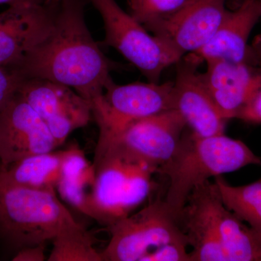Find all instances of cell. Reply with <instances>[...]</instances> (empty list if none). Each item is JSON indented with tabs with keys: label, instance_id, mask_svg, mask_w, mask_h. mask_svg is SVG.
Returning <instances> with one entry per match:
<instances>
[{
	"label": "cell",
	"instance_id": "cell-25",
	"mask_svg": "<svg viewBox=\"0 0 261 261\" xmlns=\"http://www.w3.org/2000/svg\"><path fill=\"white\" fill-rule=\"evenodd\" d=\"M236 118L252 124H261V90L242 109Z\"/></svg>",
	"mask_w": 261,
	"mask_h": 261
},
{
	"label": "cell",
	"instance_id": "cell-5",
	"mask_svg": "<svg viewBox=\"0 0 261 261\" xmlns=\"http://www.w3.org/2000/svg\"><path fill=\"white\" fill-rule=\"evenodd\" d=\"M108 228L111 238L101 252L103 261H144L156 249L168 244L188 245L177 220L161 197L149 200L138 212Z\"/></svg>",
	"mask_w": 261,
	"mask_h": 261
},
{
	"label": "cell",
	"instance_id": "cell-19",
	"mask_svg": "<svg viewBox=\"0 0 261 261\" xmlns=\"http://www.w3.org/2000/svg\"><path fill=\"white\" fill-rule=\"evenodd\" d=\"M64 150L35 154L0 167V181L34 190L56 191Z\"/></svg>",
	"mask_w": 261,
	"mask_h": 261
},
{
	"label": "cell",
	"instance_id": "cell-13",
	"mask_svg": "<svg viewBox=\"0 0 261 261\" xmlns=\"http://www.w3.org/2000/svg\"><path fill=\"white\" fill-rule=\"evenodd\" d=\"M60 2L13 5L0 13V66L15 68L47 37Z\"/></svg>",
	"mask_w": 261,
	"mask_h": 261
},
{
	"label": "cell",
	"instance_id": "cell-4",
	"mask_svg": "<svg viewBox=\"0 0 261 261\" xmlns=\"http://www.w3.org/2000/svg\"><path fill=\"white\" fill-rule=\"evenodd\" d=\"M56 191L0 181V238L18 250L51 241L60 233L83 229Z\"/></svg>",
	"mask_w": 261,
	"mask_h": 261
},
{
	"label": "cell",
	"instance_id": "cell-22",
	"mask_svg": "<svg viewBox=\"0 0 261 261\" xmlns=\"http://www.w3.org/2000/svg\"><path fill=\"white\" fill-rule=\"evenodd\" d=\"M188 0H128L130 15L145 29L169 18Z\"/></svg>",
	"mask_w": 261,
	"mask_h": 261
},
{
	"label": "cell",
	"instance_id": "cell-17",
	"mask_svg": "<svg viewBox=\"0 0 261 261\" xmlns=\"http://www.w3.org/2000/svg\"><path fill=\"white\" fill-rule=\"evenodd\" d=\"M95 167L77 145L65 149L56 187L60 197L75 210L94 219Z\"/></svg>",
	"mask_w": 261,
	"mask_h": 261
},
{
	"label": "cell",
	"instance_id": "cell-9",
	"mask_svg": "<svg viewBox=\"0 0 261 261\" xmlns=\"http://www.w3.org/2000/svg\"><path fill=\"white\" fill-rule=\"evenodd\" d=\"M18 94L40 117L58 146L73 130L87 126L93 106L73 89L42 79L25 80Z\"/></svg>",
	"mask_w": 261,
	"mask_h": 261
},
{
	"label": "cell",
	"instance_id": "cell-26",
	"mask_svg": "<svg viewBox=\"0 0 261 261\" xmlns=\"http://www.w3.org/2000/svg\"><path fill=\"white\" fill-rule=\"evenodd\" d=\"M46 243L24 247L20 249L13 257V261H44L47 259L45 255Z\"/></svg>",
	"mask_w": 261,
	"mask_h": 261
},
{
	"label": "cell",
	"instance_id": "cell-18",
	"mask_svg": "<svg viewBox=\"0 0 261 261\" xmlns=\"http://www.w3.org/2000/svg\"><path fill=\"white\" fill-rule=\"evenodd\" d=\"M213 211L226 261H261L260 235L226 208L219 190L213 201Z\"/></svg>",
	"mask_w": 261,
	"mask_h": 261
},
{
	"label": "cell",
	"instance_id": "cell-16",
	"mask_svg": "<svg viewBox=\"0 0 261 261\" xmlns=\"http://www.w3.org/2000/svg\"><path fill=\"white\" fill-rule=\"evenodd\" d=\"M260 18V0H244L238 9L228 12L213 37L193 54L202 63L221 60L252 65L250 45L247 42Z\"/></svg>",
	"mask_w": 261,
	"mask_h": 261
},
{
	"label": "cell",
	"instance_id": "cell-7",
	"mask_svg": "<svg viewBox=\"0 0 261 261\" xmlns=\"http://www.w3.org/2000/svg\"><path fill=\"white\" fill-rule=\"evenodd\" d=\"M93 103L99 137L116 133L130 122L173 110V82L118 85L113 81Z\"/></svg>",
	"mask_w": 261,
	"mask_h": 261
},
{
	"label": "cell",
	"instance_id": "cell-28",
	"mask_svg": "<svg viewBox=\"0 0 261 261\" xmlns=\"http://www.w3.org/2000/svg\"><path fill=\"white\" fill-rule=\"evenodd\" d=\"M61 0H0V5H8L9 6L22 4L44 5L57 3Z\"/></svg>",
	"mask_w": 261,
	"mask_h": 261
},
{
	"label": "cell",
	"instance_id": "cell-11",
	"mask_svg": "<svg viewBox=\"0 0 261 261\" xmlns=\"http://www.w3.org/2000/svg\"><path fill=\"white\" fill-rule=\"evenodd\" d=\"M202 63L193 53H189L175 64L173 110L181 114L189 129L198 137L224 135L227 121L216 107L197 70Z\"/></svg>",
	"mask_w": 261,
	"mask_h": 261
},
{
	"label": "cell",
	"instance_id": "cell-6",
	"mask_svg": "<svg viewBox=\"0 0 261 261\" xmlns=\"http://www.w3.org/2000/svg\"><path fill=\"white\" fill-rule=\"evenodd\" d=\"M85 1L93 5L102 16L106 38L101 44L119 51L149 82L159 83L163 72L178 63L168 48L116 0Z\"/></svg>",
	"mask_w": 261,
	"mask_h": 261
},
{
	"label": "cell",
	"instance_id": "cell-10",
	"mask_svg": "<svg viewBox=\"0 0 261 261\" xmlns=\"http://www.w3.org/2000/svg\"><path fill=\"white\" fill-rule=\"evenodd\" d=\"M228 0H188L169 18L147 28L179 61L198 51L214 35L227 16Z\"/></svg>",
	"mask_w": 261,
	"mask_h": 261
},
{
	"label": "cell",
	"instance_id": "cell-14",
	"mask_svg": "<svg viewBox=\"0 0 261 261\" xmlns=\"http://www.w3.org/2000/svg\"><path fill=\"white\" fill-rule=\"evenodd\" d=\"M206 63L200 74L211 98L224 119L236 118L261 90V66L221 60Z\"/></svg>",
	"mask_w": 261,
	"mask_h": 261
},
{
	"label": "cell",
	"instance_id": "cell-20",
	"mask_svg": "<svg viewBox=\"0 0 261 261\" xmlns=\"http://www.w3.org/2000/svg\"><path fill=\"white\" fill-rule=\"evenodd\" d=\"M214 182L226 208L261 236V180L233 187L219 176L214 178Z\"/></svg>",
	"mask_w": 261,
	"mask_h": 261
},
{
	"label": "cell",
	"instance_id": "cell-24",
	"mask_svg": "<svg viewBox=\"0 0 261 261\" xmlns=\"http://www.w3.org/2000/svg\"><path fill=\"white\" fill-rule=\"evenodd\" d=\"M187 247V244H168L156 249L144 261H190Z\"/></svg>",
	"mask_w": 261,
	"mask_h": 261
},
{
	"label": "cell",
	"instance_id": "cell-1",
	"mask_svg": "<svg viewBox=\"0 0 261 261\" xmlns=\"http://www.w3.org/2000/svg\"><path fill=\"white\" fill-rule=\"evenodd\" d=\"M85 0H61L47 37L16 67L25 80L42 79L63 84L93 104L112 82L111 62L91 35Z\"/></svg>",
	"mask_w": 261,
	"mask_h": 261
},
{
	"label": "cell",
	"instance_id": "cell-12",
	"mask_svg": "<svg viewBox=\"0 0 261 261\" xmlns=\"http://www.w3.org/2000/svg\"><path fill=\"white\" fill-rule=\"evenodd\" d=\"M57 147L40 117L18 93L0 111V167Z\"/></svg>",
	"mask_w": 261,
	"mask_h": 261
},
{
	"label": "cell",
	"instance_id": "cell-8",
	"mask_svg": "<svg viewBox=\"0 0 261 261\" xmlns=\"http://www.w3.org/2000/svg\"><path fill=\"white\" fill-rule=\"evenodd\" d=\"M187 123L176 110L130 122L116 133L99 137L97 145H111L159 168L177 149Z\"/></svg>",
	"mask_w": 261,
	"mask_h": 261
},
{
	"label": "cell",
	"instance_id": "cell-2",
	"mask_svg": "<svg viewBox=\"0 0 261 261\" xmlns=\"http://www.w3.org/2000/svg\"><path fill=\"white\" fill-rule=\"evenodd\" d=\"M250 165H261V159L242 141L224 135L198 137L187 127L171 159L159 168L168 178L163 199L168 211L178 221L196 187Z\"/></svg>",
	"mask_w": 261,
	"mask_h": 261
},
{
	"label": "cell",
	"instance_id": "cell-15",
	"mask_svg": "<svg viewBox=\"0 0 261 261\" xmlns=\"http://www.w3.org/2000/svg\"><path fill=\"white\" fill-rule=\"evenodd\" d=\"M217 190L209 180L196 187L178 216V225L192 247L190 261H226L213 211Z\"/></svg>",
	"mask_w": 261,
	"mask_h": 261
},
{
	"label": "cell",
	"instance_id": "cell-23",
	"mask_svg": "<svg viewBox=\"0 0 261 261\" xmlns=\"http://www.w3.org/2000/svg\"><path fill=\"white\" fill-rule=\"evenodd\" d=\"M25 80L15 68L0 66V111L18 93Z\"/></svg>",
	"mask_w": 261,
	"mask_h": 261
},
{
	"label": "cell",
	"instance_id": "cell-27",
	"mask_svg": "<svg viewBox=\"0 0 261 261\" xmlns=\"http://www.w3.org/2000/svg\"><path fill=\"white\" fill-rule=\"evenodd\" d=\"M250 55L252 65L261 66V35L257 36L250 45Z\"/></svg>",
	"mask_w": 261,
	"mask_h": 261
},
{
	"label": "cell",
	"instance_id": "cell-3",
	"mask_svg": "<svg viewBox=\"0 0 261 261\" xmlns=\"http://www.w3.org/2000/svg\"><path fill=\"white\" fill-rule=\"evenodd\" d=\"M93 164L94 220L107 227L132 214L159 186V168L115 146L97 145Z\"/></svg>",
	"mask_w": 261,
	"mask_h": 261
},
{
	"label": "cell",
	"instance_id": "cell-21",
	"mask_svg": "<svg viewBox=\"0 0 261 261\" xmlns=\"http://www.w3.org/2000/svg\"><path fill=\"white\" fill-rule=\"evenodd\" d=\"M51 241L48 261H103L102 254L93 246V237L85 228L65 231Z\"/></svg>",
	"mask_w": 261,
	"mask_h": 261
},
{
	"label": "cell",
	"instance_id": "cell-29",
	"mask_svg": "<svg viewBox=\"0 0 261 261\" xmlns=\"http://www.w3.org/2000/svg\"><path fill=\"white\" fill-rule=\"evenodd\" d=\"M260 180H261V178H260Z\"/></svg>",
	"mask_w": 261,
	"mask_h": 261
}]
</instances>
